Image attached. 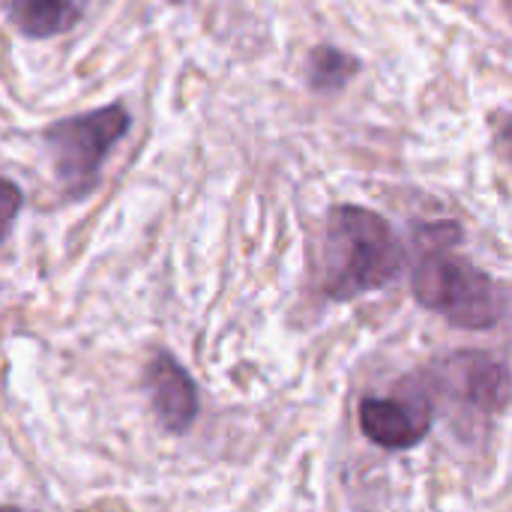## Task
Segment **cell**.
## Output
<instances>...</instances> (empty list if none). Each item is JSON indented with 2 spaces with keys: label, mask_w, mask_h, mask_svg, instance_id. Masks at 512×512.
<instances>
[{
  "label": "cell",
  "mask_w": 512,
  "mask_h": 512,
  "mask_svg": "<svg viewBox=\"0 0 512 512\" xmlns=\"http://www.w3.org/2000/svg\"><path fill=\"white\" fill-rule=\"evenodd\" d=\"M405 249L390 222L357 204H336L327 213L321 249V288L330 300H357L402 276Z\"/></svg>",
  "instance_id": "cell-2"
},
{
  "label": "cell",
  "mask_w": 512,
  "mask_h": 512,
  "mask_svg": "<svg viewBox=\"0 0 512 512\" xmlns=\"http://www.w3.org/2000/svg\"><path fill=\"white\" fill-rule=\"evenodd\" d=\"M168 3H174V6H177V3H183V0H168Z\"/></svg>",
  "instance_id": "cell-10"
},
{
  "label": "cell",
  "mask_w": 512,
  "mask_h": 512,
  "mask_svg": "<svg viewBox=\"0 0 512 512\" xmlns=\"http://www.w3.org/2000/svg\"><path fill=\"white\" fill-rule=\"evenodd\" d=\"M420 240L423 252L411 276L417 303L465 330L495 327L507 312L504 288L492 273L456 252L462 228L456 222H438L423 228Z\"/></svg>",
  "instance_id": "cell-1"
},
{
  "label": "cell",
  "mask_w": 512,
  "mask_h": 512,
  "mask_svg": "<svg viewBox=\"0 0 512 512\" xmlns=\"http://www.w3.org/2000/svg\"><path fill=\"white\" fill-rule=\"evenodd\" d=\"M21 204H24V195H21L18 183L0 177V243L9 237L12 222H15V216L21 213Z\"/></svg>",
  "instance_id": "cell-9"
},
{
  "label": "cell",
  "mask_w": 512,
  "mask_h": 512,
  "mask_svg": "<svg viewBox=\"0 0 512 512\" xmlns=\"http://www.w3.org/2000/svg\"><path fill=\"white\" fill-rule=\"evenodd\" d=\"M360 69H363V63L354 54L333 48V45H318L309 51L306 78L315 93H339Z\"/></svg>",
  "instance_id": "cell-8"
},
{
  "label": "cell",
  "mask_w": 512,
  "mask_h": 512,
  "mask_svg": "<svg viewBox=\"0 0 512 512\" xmlns=\"http://www.w3.org/2000/svg\"><path fill=\"white\" fill-rule=\"evenodd\" d=\"M432 429V402L426 393L366 396L360 402V432L381 450H411Z\"/></svg>",
  "instance_id": "cell-4"
},
{
  "label": "cell",
  "mask_w": 512,
  "mask_h": 512,
  "mask_svg": "<svg viewBox=\"0 0 512 512\" xmlns=\"http://www.w3.org/2000/svg\"><path fill=\"white\" fill-rule=\"evenodd\" d=\"M132 114L123 102L102 105L45 126L42 144L51 156V168L66 198H84L96 183L105 156L129 132Z\"/></svg>",
  "instance_id": "cell-3"
},
{
  "label": "cell",
  "mask_w": 512,
  "mask_h": 512,
  "mask_svg": "<svg viewBox=\"0 0 512 512\" xmlns=\"http://www.w3.org/2000/svg\"><path fill=\"white\" fill-rule=\"evenodd\" d=\"M441 384L444 390L480 411V414H504L510 402V372L501 360L480 354V351H462L441 363Z\"/></svg>",
  "instance_id": "cell-5"
},
{
  "label": "cell",
  "mask_w": 512,
  "mask_h": 512,
  "mask_svg": "<svg viewBox=\"0 0 512 512\" xmlns=\"http://www.w3.org/2000/svg\"><path fill=\"white\" fill-rule=\"evenodd\" d=\"M6 15L21 36L51 39L81 21L84 0H6Z\"/></svg>",
  "instance_id": "cell-7"
},
{
  "label": "cell",
  "mask_w": 512,
  "mask_h": 512,
  "mask_svg": "<svg viewBox=\"0 0 512 512\" xmlns=\"http://www.w3.org/2000/svg\"><path fill=\"white\" fill-rule=\"evenodd\" d=\"M144 390L150 399V408L159 420V426L171 435H183L192 429L201 411L198 387L192 375L183 369V363L168 354L156 351L144 366Z\"/></svg>",
  "instance_id": "cell-6"
}]
</instances>
